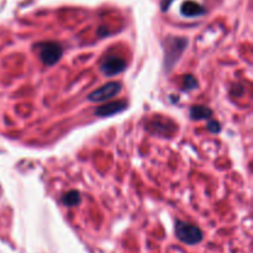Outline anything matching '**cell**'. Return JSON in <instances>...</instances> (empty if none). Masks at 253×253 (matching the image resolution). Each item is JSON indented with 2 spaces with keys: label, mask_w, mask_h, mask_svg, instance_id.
I'll list each match as a JSON object with an SVG mask.
<instances>
[{
  "label": "cell",
  "mask_w": 253,
  "mask_h": 253,
  "mask_svg": "<svg viewBox=\"0 0 253 253\" xmlns=\"http://www.w3.org/2000/svg\"><path fill=\"white\" fill-rule=\"evenodd\" d=\"M188 44V40L184 37H168L165 41V69L166 72L172 71L178 63L183 52Z\"/></svg>",
  "instance_id": "obj_1"
},
{
  "label": "cell",
  "mask_w": 253,
  "mask_h": 253,
  "mask_svg": "<svg viewBox=\"0 0 253 253\" xmlns=\"http://www.w3.org/2000/svg\"><path fill=\"white\" fill-rule=\"evenodd\" d=\"M174 232L180 242L189 245V246L200 244L203 241V237H204L200 227H198L194 224H190V222L182 221V220H175Z\"/></svg>",
  "instance_id": "obj_2"
},
{
  "label": "cell",
  "mask_w": 253,
  "mask_h": 253,
  "mask_svg": "<svg viewBox=\"0 0 253 253\" xmlns=\"http://www.w3.org/2000/svg\"><path fill=\"white\" fill-rule=\"evenodd\" d=\"M35 48L39 51V56L42 63L47 67L54 66L63 56V48L58 42H41V43L35 44Z\"/></svg>",
  "instance_id": "obj_3"
},
{
  "label": "cell",
  "mask_w": 253,
  "mask_h": 253,
  "mask_svg": "<svg viewBox=\"0 0 253 253\" xmlns=\"http://www.w3.org/2000/svg\"><path fill=\"white\" fill-rule=\"evenodd\" d=\"M121 90H123V84L120 82H109L100 88L91 91L88 95V100L93 103H101V101H106L119 95Z\"/></svg>",
  "instance_id": "obj_4"
},
{
  "label": "cell",
  "mask_w": 253,
  "mask_h": 253,
  "mask_svg": "<svg viewBox=\"0 0 253 253\" xmlns=\"http://www.w3.org/2000/svg\"><path fill=\"white\" fill-rule=\"evenodd\" d=\"M126 68L125 59L119 56H108L101 61L100 71L105 77H115Z\"/></svg>",
  "instance_id": "obj_5"
},
{
  "label": "cell",
  "mask_w": 253,
  "mask_h": 253,
  "mask_svg": "<svg viewBox=\"0 0 253 253\" xmlns=\"http://www.w3.org/2000/svg\"><path fill=\"white\" fill-rule=\"evenodd\" d=\"M127 108V103L125 100H118V101H111V103L105 104L103 106H99L95 110V115L100 116V118H109L115 114L121 113Z\"/></svg>",
  "instance_id": "obj_6"
},
{
  "label": "cell",
  "mask_w": 253,
  "mask_h": 253,
  "mask_svg": "<svg viewBox=\"0 0 253 253\" xmlns=\"http://www.w3.org/2000/svg\"><path fill=\"white\" fill-rule=\"evenodd\" d=\"M182 14L184 15L185 17H197L200 16L205 12L204 6H202L200 4L195 1H185L184 4L182 5V9H180Z\"/></svg>",
  "instance_id": "obj_7"
},
{
  "label": "cell",
  "mask_w": 253,
  "mask_h": 253,
  "mask_svg": "<svg viewBox=\"0 0 253 253\" xmlns=\"http://www.w3.org/2000/svg\"><path fill=\"white\" fill-rule=\"evenodd\" d=\"M189 115L192 120H204V119L210 118L212 115V110L210 108H208V106L193 105L189 110Z\"/></svg>",
  "instance_id": "obj_8"
},
{
  "label": "cell",
  "mask_w": 253,
  "mask_h": 253,
  "mask_svg": "<svg viewBox=\"0 0 253 253\" xmlns=\"http://www.w3.org/2000/svg\"><path fill=\"white\" fill-rule=\"evenodd\" d=\"M62 204L66 205V207L72 208L77 207V205L81 204L82 202V195L78 190H69L66 194L62 195Z\"/></svg>",
  "instance_id": "obj_9"
},
{
  "label": "cell",
  "mask_w": 253,
  "mask_h": 253,
  "mask_svg": "<svg viewBox=\"0 0 253 253\" xmlns=\"http://www.w3.org/2000/svg\"><path fill=\"white\" fill-rule=\"evenodd\" d=\"M197 88H198L197 78L193 77L192 74H187V76H184V78H183V90L189 91Z\"/></svg>",
  "instance_id": "obj_10"
},
{
  "label": "cell",
  "mask_w": 253,
  "mask_h": 253,
  "mask_svg": "<svg viewBox=\"0 0 253 253\" xmlns=\"http://www.w3.org/2000/svg\"><path fill=\"white\" fill-rule=\"evenodd\" d=\"M208 130L212 133H219L221 131V125H220L219 121L216 120H211L208 123Z\"/></svg>",
  "instance_id": "obj_11"
}]
</instances>
